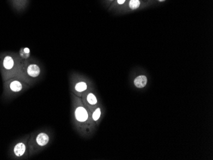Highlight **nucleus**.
Segmentation results:
<instances>
[{
	"mask_svg": "<svg viewBox=\"0 0 213 160\" xmlns=\"http://www.w3.org/2000/svg\"><path fill=\"white\" fill-rule=\"evenodd\" d=\"M53 139L54 132L48 128H42L31 133L28 140L29 158L46 149Z\"/></svg>",
	"mask_w": 213,
	"mask_h": 160,
	"instance_id": "obj_1",
	"label": "nucleus"
},
{
	"mask_svg": "<svg viewBox=\"0 0 213 160\" xmlns=\"http://www.w3.org/2000/svg\"><path fill=\"white\" fill-rule=\"evenodd\" d=\"M73 119L76 122V127L82 133H88L93 128V123L91 121L89 112L88 111L80 100L73 96Z\"/></svg>",
	"mask_w": 213,
	"mask_h": 160,
	"instance_id": "obj_2",
	"label": "nucleus"
},
{
	"mask_svg": "<svg viewBox=\"0 0 213 160\" xmlns=\"http://www.w3.org/2000/svg\"><path fill=\"white\" fill-rule=\"evenodd\" d=\"M31 87L30 85L18 77H15L3 82L1 98L10 101L23 94Z\"/></svg>",
	"mask_w": 213,
	"mask_h": 160,
	"instance_id": "obj_3",
	"label": "nucleus"
},
{
	"mask_svg": "<svg viewBox=\"0 0 213 160\" xmlns=\"http://www.w3.org/2000/svg\"><path fill=\"white\" fill-rule=\"evenodd\" d=\"M30 133L15 140L8 151V157L10 159L24 160L29 158L28 140Z\"/></svg>",
	"mask_w": 213,
	"mask_h": 160,
	"instance_id": "obj_4",
	"label": "nucleus"
},
{
	"mask_svg": "<svg viewBox=\"0 0 213 160\" xmlns=\"http://www.w3.org/2000/svg\"><path fill=\"white\" fill-rule=\"evenodd\" d=\"M42 72V69L38 65L31 63L21 66L17 77L32 87L40 79Z\"/></svg>",
	"mask_w": 213,
	"mask_h": 160,
	"instance_id": "obj_5",
	"label": "nucleus"
},
{
	"mask_svg": "<svg viewBox=\"0 0 213 160\" xmlns=\"http://www.w3.org/2000/svg\"><path fill=\"white\" fill-rule=\"evenodd\" d=\"M1 66L3 69L1 72L3 82L17 77L21 67L17 66L16 60L11 55H6L3 57Z\"/></svg>",
	"mask_w": 213,
	"mask_h": 160,
	"instance_id": "obj_6",
	"label": "nucleus"
},
{
	"mask_svg": "<svg viewBox=\"0 0 213 160\" xmlns=\"http://www.w3.org/2000/svg\"><path fill=\"white\" fill-rule=\"evenodd\" d=\"M71 83L75 93L77 95H82L85 92H87L89 88V83L85 80H80L77 81L76 79L73 81L72 80Z\"/></svg>",
	"mask_w": 213,
	"mask_h": 160,
	"instance_id": "obj_7",
	"label": "nucleus"
},
{
	"mask_svg": "<svg viewBox=\"0 0 213 160\" xmlns=\"http://www.w3.org/2000/svg\"><path fill=\"white\" fill-rule=\"evenodd\" d=\"M84 101L85 105L91 107V110L93 109V107L98 105V100L97 98V96L95 95L94 92L90 91L88 92L85 93V97H84Z\"/></svg>",
	"mask_w": 213,
	"mask_h": 160,
	"instance_id": "obj_8",
	"label": "nucleus"
},
{
	"mask_svg": "<svg viewBox=\"0 0 213 160\" xmlns=\"http://www.w3.org/2000/svg\"><path fill=\"white\" fill-rule=\"evenodd\" d=\"M102 115V108L98 107H96L95 109L91 112V113H89V116H90L91 121H92L95 122H98L99 120L101 119ZM93 123V122H92Z\"/></svg>",
	"mask_w": 213,
	"mask_h": 160,
	"instance_id": "obj_9",
	"label": "nucleus"
},
{
	"mask_svg": "<svg viewBox=\"0 0 213 160\" xmlns=\"http://www.w3.org/2000/svg\"><path fill=\"white\" fill-rule=\"evenodd\" d=\"M147 82V77L144 75H140L136 77V79L134 80V84L138 88H142L145 86Z\"/></svg>",
	"mask_w": 213,
	"mask_h": 160,
	"instance_id": "obj_10",
	"label": "nucleus"
},
{
	"mask_svg": "<svg viewBox=\"0 0 213 160\" xmlns=\"http://www.w3.org/2000/svg\"><path fill=\"white\" fill-rule=\"evenodd\" d=\"M129 6L130 9L133 10L139 8V6H140V1L139 0H130Z\"/></svg>",
	"mask_w": 213,
	"mask_h": 160,
	"instance_id": "obj_11",
	"label": "nucleus"
},
{
	"mask_svg": "<svg viewBox=\"0 0 213 160\" xmlns=\"http://www.w3.org/2000/svg\"><path fill=\"white\" fill-rule=\"evenodd\" d=\"M125 0H118V3L120 5L123 4V3H125Z\"/></svg>",
	"mask_w": 213,
	"mask_h": 160,
	"instance_id": "obj_12",
	"label": "nucleus"
},
{
	"mask_svg": "<svg viewBox=\"0 0 213 160\" xmlns=\"http://www.w3.org/2000/svg\"><path fill=\"white\" fill-rule=\"evenodd\" d=\"M24 52L26 53H29V49L28 48H25L24 49Z\"/></svg>",
	"mask_w": 213,
	"mask_h": 160,
	"instance_id": "obj_13",
	"label": "nucleus"
},
{
	"mask_svg": "<svg viewBox=\"0 0 213 160\" xmlns=\"http://www.w3.org/2000/svg\"><path fill=\"white\" fill-rule=\"evenodd\" d=\"M158 1H165V0H158Z\"/></svg>",
	"mask_w": 213,
	"mask_h": 160,
	"instance_id": "obj_14",
	"label": "nucleus"
}]
</instances>
